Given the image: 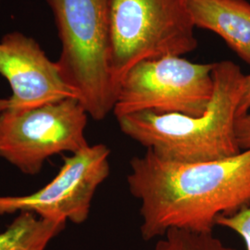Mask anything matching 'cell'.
I'll return each mask as SVG.
<instances>
[{
    "mask_svg": "<svg viewBox=\"0 0 250 250\" xmlns=\"http://www.w3.org/2000/svg\"><path fill=\"white\" fill-rule=\"evenodd\" d=\"M127 183L140 202L144 240L170 229L210 233L219 217L250 207V148L199 162L167 161L146 149L130 161Z\"/></svg>",
    "mask_w": 250,
    "mask_h": 250,
    "instance_id": "6da1fadb",
    "label": "cell"
},
{
    "mask_svg": "<svg viewBox=\"0 0 250 250\" xmlns=\"http://www.w3.org/2000/svg\"><path fill=\"white\" fill-rule=\"evenodd\" d=\"M212 77L213 95L201 116L137 112L117 119L121 131L167 161H216L239 154L235 122L247 75L237 64L223 61L214 63Z\"/></svg>",
    "mask_w": 250,
    "mask_h": 250,
    "instance_id": "7a4b0ae2",
    "label": "cell"
},
{
    "mask_svg": "<svg viewBox=\"0 0 250 250\" xmlns=\"http://www.w3.org/2000/svg\"><path fill=\"white\" fill-rule=\"evenodd\" d=\"M62 42L57 61L65 82L93 120L113 111L108 0H45Z\"/></svg>",
    "mask_w": 250,
    "mask_h": 250,
    "instance_id": "3957f363",
    "label": "cell"
},
{
    "mask_svg": "<svg viewBox=\"0 0 250 250\" xmlns=\"http://www.w3.org/2000/svg\"><path fill=\"white\" fill-rule=\"evenodd\" d=\"M110 71L114 88L144 61L184 56L198 42L186 0H108Z\"/></svg>",
    "mask_w": 250,
    "mask_h": 250,
    "instance_id": "277c9868",
    "label": "cell"
},
{
    "mask_svg": "<svg viewBox=\"0 0 250 250\" xmlns=\"http://www.w3.org/2000/svg\"><path fill=\"white\" fill-rule=\"evenodd\" d=\"M214 63L182 56L144 61L126 73L117 92V119L137 112L201 116L211 100Z\"/></svg>",
    "mask_w": 250,
    "mask_h": 250,
    "instance_id": "5b68a950",
    "label": "cell"
},
{
    "mask_svg": "<svg viewBox=\"0 0 250 250\" xmlns=\"http://www.w3.org/2000/svg\"><path fill=\"white\" fill-rule=\"evenodd\" d=\"M88 113L79 99L0 111V157L21 172L35 175L46 160L89 146L85 138Z\"/></svg>",
    "mask_w": 250,
    "mask_h": 250,
    "instance_id": "8992f818",
    "label": "cell"
},
{
    "mask_svg": "<svg viewBox=\"0 0 250 250\" xmlns=\"http://www.w3.org/2000/svg\"><path fill=\"white\" fill-rule=\"evenodd\" d=\"M109 155L103 144L72 153L44 188L25 196H0V216L31 212L55 222L84 223L98 188L109 175Z\"/></svg>",
    "mask_w": 250,
    "mask_h": 250,
    "instance_id": "52a82bcc",
    "label": "cell"
},
{
    "mask_svg": "<svg viewBox=\"0 0 250 250\" xmlns=\"http://www.w3.org/2000/svg\"><path fill=\"white\" fill-rule=\"evenodd\" d=\"M0 74L12 90L9 98L0 99V111L78 99L57 62L47 58L35 39L20 32L9 33L0 41Z\"/></svg>",
    "mask_w": 250,
    "mask_h": 250,
    "instance_id": "ba28073f",
    "label": "cell"
},
{
    "mask_svg": "<svg viewBox=\"0 0 250 250\" xmlns=\"http://www.w3.org/2000/svg\"><path fill=\"white\" fill-rule=\"evenodd\" d=\"M196 28L213 32L250 65V3L247 0H186Z\"/></svg>",
    "mask_w": 250,
    "mask_h": 250,
    "instance_id": "9c48e42d",
    "label": "cell"
},
{
    "mask_svg": "<svg viewBox=\"0 0 250 250\" xmlns=\"http://www.w3.org/2000/svg\"><path fill=\"white\" fill-rule=\"evenodd\" d=\"M66 227V223L21 212L0 232V250H45Z\"/></svg>",
    "mask_w": 250,
    "mask_h": 250,
    "instance_id": "30bf717a",
    "label": "cell"
},
{
    "mask_svg": "<svg viewBox=\"0 0 250 250\" xmlns=\"http://www.w3.org/2000/svg\"><path fill=\"white\" fill-rule=\"evenodd\" d=\"M157 242L155 250H236L210 233L170 229Z\"/></svg>",
    "mask_w": 250,
    "mask_h": 250,
    "instance_id": "8fae6325",
    "label": "cell"
},
{
    "mask_svg": "<svg viewBox=\"0 0 250 250\" xmlns=\"http://www.w3.org/2000/svg\"><path fill=\"white\" fill-rule=\"evenodd\" d=\"M216 225L237 232L245 241L247 250H250V207L230 216L219 217Z\"/></svg>",
    "mask_w": 250,
    "mask_h": 250,
    "instance_id": "7c38bea8",
    "label": "cell"
},
{
    "mask_svg": "<svg viewBox=\"0 0 250 250\" xmlns=\"http://www.w3.org/2000/svg\"><path fill=\"white\" fill-rule=\"evenodd\" d=\"M235 136L239 148L247 150L250 148V112L236 118Z\"/></svg>",
    "mask_w": 250,
    "mask_h": 250,
    "instance_id": "4fadbf2b",
    "label": "cell"
},
{
    "mask_svg": "<svg viewBox=\"0 0 250 250\" xmlns=\"http://www.w3.org/2000/svg\"><path fill=\"white\" fill-rule=\"evenodd\" d=\"M250 90L244 94L242 98L241 103L238 107L237 117L241 116L243 114H246L250 112Z\"/></svg>",
    "mask_w": 250,
    "mask_h": 250,
    "instance_id": "5bb4252c",
    "label": "cell"
},
{
    "mask_svg": "<svg viewBox=\"0 0 250 250\" xmlns=\"http://www.w3.org/2000/svg\"><path fill=\"white\" fill-rule=\"evenodd\" d=\"M250 90V74L247 75L246 77V90H245V93H247L248 91Z\"/></svg>",
    "mask_w": 250,
    "mask_h": 250,
    "instance_id": "9a60e30c",
    "label": "cell"
}]
</instances>
